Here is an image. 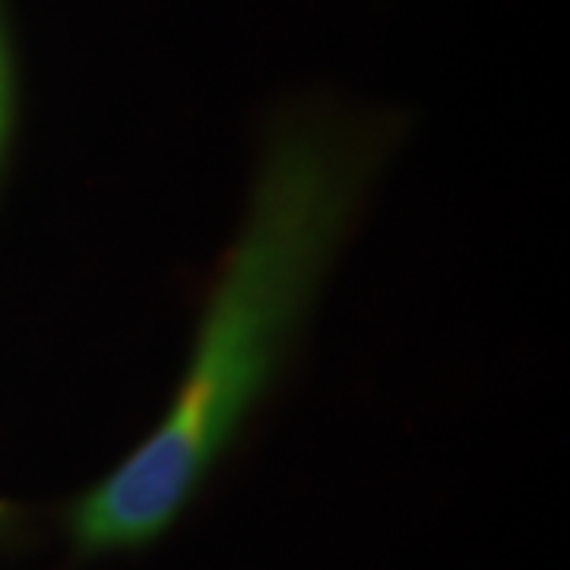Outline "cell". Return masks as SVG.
<instances>
[{
	"label": "cell",
	"mask_w": 570,
	"mask_h": 570,
	"mask_svg": "<svg viewBox=\"0 0 570 570\" xmlns=\"http://www.w3.org/2000/svg\"><path fill=\"white\" fill-rule=\"evenodd\" d=\"M346 209L348 168L326 146L295 137L269 153L171 409L73 508L80 549H137L181 513L269 384Z\"/></svg>",
	"instance_id": "6da1fadb"
},
{
	"label": "cell",
	"mask_w": 570,
	"mask_h": 570,
	"mask_svg": "<svg viewBox=\"0 0 570 570\" xmlns=\"http://www.w3.org/2000/svg\"><path fill=\"white\" fill-rule=\"evenodd\" d=\"M3 118H7V96H3V55H0V137H3Z\"/></svg>",
	"instance_id": "7a4b0ae2"
}]
</instances>
